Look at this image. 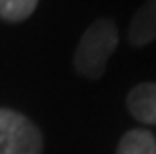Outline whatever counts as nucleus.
Wrapping results in <instances>:
<instances>
[{
    "mask_svg": "<svg viewBox=\"0 0 156 154\" xmlns=\"http://www.w3.org/2000/svg\"><path fill=\"white\" fill-rule=\"evenodd\" d=\"M118 46V30L110 18H98L84 30L74 52V68L78 74L98 80L104 74L108 58Z\"/></svg>",
    "mask_w": 156,
    "mask_h": 154,
    "instance_id": "obj_1",
    "label": "nucleus"
},
{
    "mask_svg": "<svg viewBox=\"0 0 156 154\" xmlns=\"http://www.w3.org/2000/svg\"><path fill=\"white\" fill-rule=\"evenodd\" d=\"M42 132L24 114L0 108V154H42Z\"/></svg>",
    "mask_w": 156,
    "mask_h": 154,
    "instance_id": "obj_2",
    "label": "nucleus"
},
{
    "mask_svg": "<svg viewBox=\"0 0 156 154\" xmlns=\"http://www.w3.org/2000/svg\"><path fill=\"white\" fill-rule=\"evenodd\" d=\"M126 106L132 118L142 124H156V84L142 82L136 84L126 96Z\"/></svg>",
    "mask_w": 156,
    "mask_h": 154,
    "instance_id": "obj_3",
    "label": "nucleus"
},
{
    "mask_svg": "<svg viewBox=\"0 0 156 154\" xmlns=\"http://www.w3.org/2000/svg\"><path fill=\"white\" fill-rule=\"evenodd\" d=\"M128 40L132 46H146L156 40V0H146L130 20Z\"/></svg>",
    "mask_w": 156,
    "mask_h": 154,
    "instance_id": "obj_4",
    "label": "nucleus"
},
{
    "mask_svg": "<svg viewBox=\"0 0 156 154\" xmlns=\"http://www.w3.org/2000/svg\"><path fill=\"white\" fill-rule=\"evenodd\" d=\"M116 154H156V138L142 128L128 130L120 138Z\"/></svg>",
    "mask_w": 156,
    "mask_h": 154,
    "instance_id": "obj_5",
    "label": "nucleus"
},
{
    "mask_svg": "<svg viewBox=\"0 0 156 154\" xmlns=\"http://www.w3.org/2000/svg\"><path fill=\"white\" fill-rule=\"evenodd\" d=\"M38 0H0V18L6 22H22L36 10Z\"/></svg>",
    "mask_w": 156,
    "mask_h": 154,
    "instance_id": "obj_6",
    "label": "nucleus"
}]
</instances>
